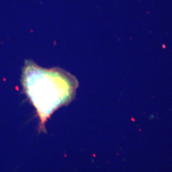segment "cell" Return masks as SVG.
Wrapping results in <instances>:
<instances>
[{
	"instance_id": "obj_1",
	"label": "cell",
	"mask_w": 172,
	"mask_h": 172,
	"mask_svg": "<svg viewBox=\"0 0 172 172\" xmlns=\"http://www.w3.org/2000/svg\"><path fill=\"white\" fill-rule=\"evenodd\" d=\"M23 85L43 123L56 109L72 99L78 82L63 70L42 68L29 61L24 68Z\"/></svg>"
}]
</instances>
